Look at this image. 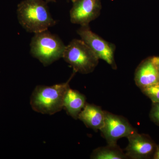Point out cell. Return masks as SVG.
Segmentation results:
<instances>
[{
  "mask_svg": "<svg viewBox=\"0 0 159 159\" xmlns=\"http://www.w3.org/2000/svg\"><path fill=\"white\" fill-rule=\"evenodd\" d=\"M18 19L28 32L35 33L55 25L47 3L43 0H24L17 6Z\"/></svg>",
  "mask_w": 159,
  "mask_h": 159,
  "instance_id": "1",
  "label": "cell"
},
{
  "mask_svg": "<svg viewBox=\"0 0 159 159\" xmlns=\"http://www.w3.org/2000/svg\"><path fill=\"white\" fill-rule=\"evenodd\" d=\"M76 72L74 71L67 82L55 85H39L31 94L30 104L35 111L43 114L53 115L63 108L66 92L70 87L69 83Z\"/></svg>",
  "mask_w": 159,
  "mask_h": 159,
  "instance_id": "2",
  "label": "cell"
},
{
  "mask_svg": "<svg viewBox=\"0 0 159 159\" xmlns=\"http://www.w3.org/2000/svg\"><path fill=\"white\" fill-rule=\"evenodd\" d=\"M30 47L31 55L48 66L62 57L66 46L58 36L48 30L34 34Z\"/></svg>",
  "mask_w": 159,
  "mask_h": 159,
  "instance_id": "3",
  "label": "cell"
},
{
  "mask_svg": "<svg viewBox=\"0 0 159 159\" xmlns=\"http://www.w3.org/2000/svg\"><path fill=\"white\" fill-rule=\"evenodd\" d=\"M63 58L76 73H92L99 63V58L82 40L73 39L66 46Z\"/></svg>",
  "mask_w": 159,
  "mask_h": 159,
  "instance_id": "4",
  "label": "cell"
},
{
  "mask_svg": "<svg viewBox=\"0 0 159 159\" xmlns=\"http://www.w3.org/2000/svg\"><path fill=\"white\" fill-rule=\"evenodd\" d=\"M77 32L81 40L90 48L99 59L104 60L113 69L117 68L115 60L116 46L114 44L108 42L91 31L89 25L81 26Z\"/></svg>",
  "mask_w": 159,
  "mask_h": 159,
  "instance_id": "5",
  "label": "cell"
},
{
  "mask_svg": "<svg viewBox=\"0 0 159 159\" xmlns=\"http://www.w3.org/2000/svg\"><path fill=\"white\" fill-rule=\"evenodd\" d=\"M104 125L100 130L108 145H117L119 139L124 137L127 138L136 131L124 117L107 111H104Z\"/></svg>",
  "mask_w": 159,
  "mask_h": 159,
  "instance_id": "6",
  "label": "cell"
},
{
  "mask_svg": "<svg viewBox=\"0 0 159 159\" xmlns=\"http://www.w3.org/2000/svg\"><path fill=\"white\" fill-rule=\"evenodd\" d=\"M127 138L129 143L125 153L128 158L153 159L157 145L149 136L136 131Z\"/></svg>",
  "mask_w": 159,
  "mask_h": 159,
  "instance_id": "7",
  "label": "cell"
},
{
  "mask_svg": "<svg viewBox=\"0 0 159 159\" xmlns=\"http://www.w3.org/2000/svg\"><path fill=\"white\" fill-rule=\"evenodd\" d=\"M70 11L71 23L81 26L89 25L100 15L101 0H74Z\"/></svg>",
  "mask_w": 159,
  "mask_h": 159,
  "instance_id": "8",
  "label": "cell"
},
{
  "mask_svg": "<svg viewBox=\"0 0 159 159\" xmlns=\"http://www.w3.org/2000/svg\"><path fill=\"white\" fill-rule=\"evenodd\" d=\"M134 80L141 90L159 82L157 70L152 57L144 60L138 66L135 73Z\"/></svg>",
  "mask_w": 159,
  "mask_h": 159,
  "instance_id": "9",
  "label": "cell"
},
{
  "mask_svg": "<svg viewBox=\"0 0 159 159\" xmlns=\"http://www.w3.org/2000/svg\"><path fill=\"white\" fill-rule=\"evenodd\" d=\"M78 119L89 128L95 130H100L104 125V111L99 106L86 103L79 114Z\"/></svg>",
  "mask_w": 159,
  "mask_h": 159,
  "instance_id": "10",
  "label": "cell"
},
{
  "mask_svg": "<svg viewBox=\"0 0 159 159\" xmlns=\"http://www.w3.org/2000/svg\"><path fill=\"white\" fill-rule=\"evenodd\" d=\"M86 103L84 95L70 87L68 89L64 99L63 108L73 119H78Z\"/></svg>",
  "mask_w": 159,
  "mask_h": 159,
  "instance_id": "11",
  "label": "cell"
},
{
  "mask_svg": "<svg viewBox=\"0 0 159 159\" xmlns=\"http://www.w3.org/2000/svg\"><path fill=\"white\" fill-rule=\"evenodd\" d=\"M91 159H125L128 158L117 145H107L94 150L91 154Z\"/></svg>",
  "mask_w": 159,
  "mask_h": 159,
  "instance_id": "12",
  "label": "cell"
},
{
  "mask_svg": "<svg viewBox=\"0 0 159 159\" xmlns=\"http://www.w3.org/2000/svg\"><path fill=\"white\" fill-rule=\"evenodd\" d=\"M141 91L144 95L151 99L152 102H159V81L142 89Z\"/></svg>",
  "mask_w": 159,
  "mask_h": 159,
  "instance_id": "13",
  "label": "cell"
},
{
  "mask_svg": "<svg viewBox=\"0 0 159 159\" xmlns=\"http://www.w3.org/2000/svg\"><path fill=\"white\" fill-rule=\"evenodd\" d=\"M149 117L152 122L159 126V102H152Z\"/></svg>",
  "mask_w": 159,
  "mask_h": 159,
  "instance_id": "14",
  "label": "cell"
},
{
  "mask_svg": "<svg viewBox=\"0 0 159 159\" xmlns=\"http://www.w3.org/2000/svg\"><path fill=\"white\" fill-rule=\"evenodd\" d=\"M152 59L155 66L156 67L158 75L159 81V57L158 56H153V57H152Z\"/></svg>",
  "mask_w": 159,
  "mask_h": 159,
  "instance_id": "15",
  "label": "cell"
},
{
  "mask_svg": "<svg viewBox=\"0 0 159 159\" xmlns=\"http://www.w3.org/2000/svg\"><path fill=\"white\" fill-rule=\"evenodd\" d=\"M153 159H159V144L158 145H157L156 150L154 154Z\"/></svg>",
  "mask_w": 159,
  "mask_h": 159,
  "instance_id": "16",
  "label": "cell"
},
{
  "mask_svg": "<svg viewBox=\"0 0 159 159\" xmlns=\"http://www.w3.org/2000/svg\"><path fill=\"white\" fill-rule=\"evenodd\" d=\"M54 1V0H47V1H48V2H53ZM70 1L73 2H74V0H70Z\"/></svg>",
  "mask_w": 159,
  "mask_h": 159,
  "instance_id": "17",
  "label": "cell"
}]
</instances>
